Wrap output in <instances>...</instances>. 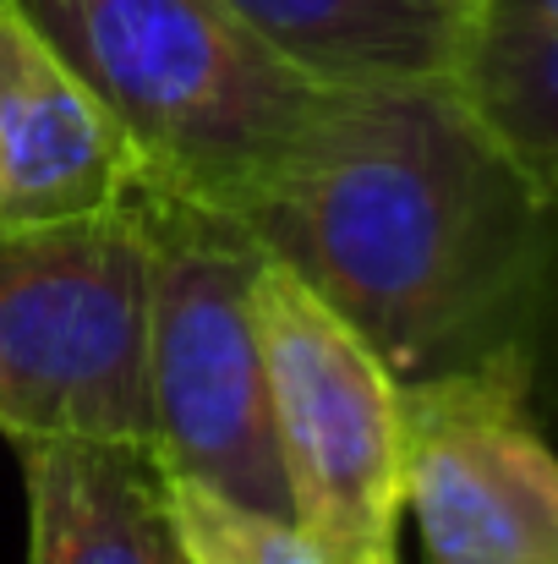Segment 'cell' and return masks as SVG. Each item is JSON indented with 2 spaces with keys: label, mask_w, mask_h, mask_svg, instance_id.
I'll return each instance as SVG.
<instances>
[{
  "label": "cell",
  "mask_w": 558,
  "mask_h": 564,
  "mask_svg": "<svg viewBox=\"0 0 558 564\" xmlns=\"http://www.w3.org/2000/svg\"><path fill=\"white\" fill-rule=\"evenodd\" d=\"M258 335L302 532L329 564L394 543L405 516V394L394 373L274 252L258 269Z\"/></svg>",
  "instance_id": "5b68a950"
},
{
  "label": "cell",
  "mask_w": 558,
  "mask_h": 564,
  "mask_svg": "<svg viewBox=\"0 0 558 564\" xmlns=\"http://www.w3.org/2000/svg\"><path fill=\"white\" fill-rule=\"evenodd\" d=\"M165 505L182 564H329V554L291 516H263L203 482L165 471Z\"/></svg>",
  "instance_id": "8fae6325"
},
{
  "label": "cell",
  "mask_w": 558,
  "mask_h": 564,
  "mask_svg": "<svg viewBox=\"0 0 558 564\" xmlns=\"http://www.w3.org/2000/svg\"><path fill=\"white\" fill-rule=\"evenodd\" d=\"M0 433L149 444V236L105 219L0 230Z\"/></svg>",
  "instance_id": "277c9868"
},
{
  "label": "cell",
  "mask_w": 558,
  "mask_h": 564,
  "mask_svg": "<svg viewBox=\"0 0 558 564\" xmlns=\"http://www.w3.org/2000/svg\"><path fill=\"white\" fill-rule=\"evenodd\" d=\"M138 160L55 44L0 0V230H44L121 214Z\"/></svg>",
  "instance_id": "52a82bcc"
},
{
  "label": "cell",
  "mask_w": 558,
  "mask_h": 564,
  "mask_svg": "<svg viewBox=\"0 0 558 564\" xmlns=\"http://www.w3.org/2000/svg\"><path fill=\"white\" fill-rule=\"evenodd\" d=\"M149 236V449L263 516H291L258 335L263 241L214 208L138 187Z\"/></svg>",
  "instance_id": "3957f363"
},
{
  "label": "cell",
  "mask_w": 558,
  "mask_h": 564,
  "mask_svg": "<svg viewBox=\"0 0 558 564\" xmlns=\"http://www.w3.org/2000/svg\"><path fill=\"white\" fill-rule=\"evenodd\" d=\"M460 94L482 127L558 192V28H482Z\"/></svg>",
  "instance_id": "30bf717a"
},
{
  "label": "cell",
  "mask_w": 558,
  "mask_h": 564,
  "mask_svg": "<svg viewBox=\"0 0 558 564\" xmlns=\"http://www.w3.org/2000/svg\"><path fill=\"white\" fill-rule=\"evenodd\" d=\"M351 564H400V554H394V543H378V549H368V554H357Z\"/></svg>",
  "instance_id": "4fadbf2b"
},
{
  "label": "cell",
  "mask_w": 558,
  "mask_h": 564,
  "mask_svg": "<svg viewBox=\"0 0 558 564\" xmlns=\"http://www.w3.org/2000/svg\"><path fill=\"white\" fill-rule=\"evenodd\" d=\"M405 394V516L427 564H558V449L526 368L449 373Z\"/></svg>",
  "instance_id": "8992f818"
},
{
  "label": "cell",
  "mask_w": 558,
  "mask_h": 564,
  "mask_svg": "<svg viewBox=\"0 0 558 564\" xmlns=\"http://www.w3.org/2000/svg\"><path fill=\"white\" fill-rule=\"evenodd\" d=\"M99 99L149 192L252 219L313 154L335 94L225 0H17Z\"/></svg>",
  "instance_id": "7a4b0ae2"
},
{
  "label": "cell",
  "mask_w": 558,
  "mask_h": 564,
  "mask_svg": "<svg viewBox=\"0 0 558 564\" xmlns=\"http://www.w3.org/2000/svg\"><path fill=\"white\" fill-rule=\"evenodd\" d=\"M269 50L329 88L460 83L482 0H225Z\"/></svg>",
  "instance_id": "9c48e42d"
},
{
  "label": "cell",
  "mask_w": 558,
  "mask_h": 564,
  "mask_svg": "<svg viewBox=\"0 0 558 564\" xmlns=\"http://www.w3.org/2000/svg\"><path fill=\"white\" fill-rule=\"evenodd\" d=\"M482 28H558V0H482Z\"/></svg>",
  "instance_id": "7c38bea8"
},
{
  "label": "cell",
  "mask_w": 558,
  "mask_h": 564,
  "mask_svg": "<svg viewBox=\"0 0 558 564\" xmlns=\"http://www.w3.org/2000/svg\"><path fill=\"white\" fill-rule=\"evenodd\" d=\"M247 230L400 389L482 368L543 373L558 192L482 127L460 83L340 88L313 154Z\"/></svg>",
  "instance_id": "6da1fadb"
},
{
  "label": "cell",
  "mask_w": 558,
  "mask_h": 564,
  "mask_svg": "<svg viewBox=\"0 0 558 564\" xmlns=\"http://www.w3.org/2000/svg\"><path fill=\"white\" fill-rule=\"evenodd\" d=\"M28 564H182L149 444L28 438Z\"/></svg>",
  "instance_id": "ba28073f"
}]
</instances>
